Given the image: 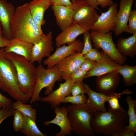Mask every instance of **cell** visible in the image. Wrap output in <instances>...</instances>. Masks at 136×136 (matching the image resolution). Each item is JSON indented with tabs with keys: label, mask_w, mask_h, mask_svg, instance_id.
<instances>
[{
	"label": "cell",
	"mask_w": 136,
	"mask_h": 136,
	"mask_svg": "<svg viewBox=\"0 0 136 136\" xmlns=\"http://www.w3.org/2000/svg\"><path fill=\"white\" fill-rule=\"evenodd\" d=\"M10 32L12 39H20L33 44L45 35L34 21L28 3L16 9L10 24Z\"/></svg>",
	"instance_id": "6da1fadb"
},
{
	"label": "cell",
	"mask_w": 136,
	"mask_h": 136,
	"mask_svg": "<svg viewBox=\"0 0 136 136\" xmlns=\"http://www.w3.org/2000/svg\"><path fill=\"white\" fill-rule=\"evenodd\" d=\"M0 89L16 101L26 104L30 100L27 94L20 91L16 69L4 48H0Z\"/></svg>",
	"instance_id": "7a4b0ae2"
},
{
	"label": "cell",
	"mask_w": 136,
	"mask_h": 136,
	"mask_svg": "<svg viewBox=\"0 0 136 136\" xmlns=\"http://www.w3.org/2000/svg\"><path fill=\"white\" fill-rule=\"evenodd\" d=\"M128 120V116L126 112L113 110L108 106L105 112L94 113L91 124L96 134L109 136L125 126Z\"/></svg>",
	"instance_id": "3957f363"
},
{
	"label": "cell",
	"mask_w": 136,
	"mask_h": 136,
	"mask_svg": "<svg viewBox=\"0 0 136 136\" xmlns=\"http://www.w3.org/2000/svg\"><path fill=\"white\" fill-rule=\"evenodd\" d=\"M7 54L16 69L20 91L31 98L37 80L36 67L22 56L12 52Z\"/></svg>",
	"instance_id": "277c9868"
},
{
	"label": "cell",
	"mask_w": 136,
	"mask_h": 136,
	"mask_svg": "<svg viewBox=\"0 0 136 136\" xmlns=\"http://www.w3.org/2000/svg\"><path fill=\"white\" fill-rule=\"evenodd\" d=\"M68 117L73 131L81 136H93L94 132L91 123L94 117V113L85 104H72L66 107Z\"/></svg>",
	"instance_id": "5b68a950"
},
{
	"label": "cell",
	"mask_w": 136,
	"mask_h": 136,
	"mask_svg": "<svg viewBox=\"0 0 136 136\" xmlns=\"http://www.w3.org/2000/svg\"><path fill=\"white\" fill-rule=\"evenodd\" d=\"M37 80L32 95L30 100V104L40 101V94L42 89L46 88L45 94L47 95L53 91L56 82L62 80L61 73L55 65L45 69L40 64L36 67Z\"/></svg>",
	"instance_id": "8992f818"
},
{
	"label": "cell",
	"mask_w": 136,
	"mask_h": 136,
	"mask_svg": "<svg viewBox=\"0 0 136 136\" xmlns=\"http://www.w3.org/2000/svg\"><path fill=\"white\" fill-rule=\"evenodd\" d=\"M74 11L72 23L90 31L99 15L96 9L86 2L76 1L71 7Z\"/></svg>",
	"instance_id": "52a82bcc"
},
{
	"label": "cell",
	"mask_w": 136,
	"mask_h": 136,
	"mask_svg": "<svg viewBox=\"0 0 136 136\" xmlns=\"http://www.w3.org/2000/svg\"><path fill=\"white\" fill-rule=\"evenodd\" d=\"M91 41L95 47L101 48L103 51L118 64L122 65L127 60L126 57L120 53L114 44L112 32L102 33L90 31Z\"/></svg>",
	"instance_id": "ba28073f"
},
{
	"label": "cell",
	"mask_w": 136,
	"mask_h": 136,
	"mask_svg": "<svg viewBox=\"0 0 136 136\" xmlns=\"http://www.w3.org/2000/svg\"><path fill=\"white\" fill-rule=\"evenodd\" d=\"M83 46V43L77 40L67 46L64 44L57 47L52 54L43 61V64L47 66V68H51L72 54L76 52H81Z\"/></svg>",
	"instance_id": "9c48e42d"
},
{
	"label": "cell",
	"mask_w": 136,
	"mask_h": 136,
	"mask_svg": "<svg viewBox=\"0 0 136 136\" xmlns=\"http://www.w3.org/2000/svg\"><path fill=\"white\" fill-rule=\"evenodd\" d=\"M117 8V3H113L107 11L99 15L91 30L102 33L113 31L116 24Z\"/></svg>",
	"instance_id": "30bf717a"
},
{
	"label": "cell",
	"mask_w": 136,
	"mask_h": 136,
	"mask_svg": "<svg viewBox=\"0 0 136 136\" xmlns=\"http://www.w3.org/2000/svg\"><path fill=\"white\" fill-rule=\"evenodd\" d=\"M52 32H49L39 42L33 44L30 62L41 64L43 58L49 57L53 50Z\"/></svg>",
	"instance_id": "8fae6325"
},
{
	"label": "cell",
	"mask_w": 136,
	"mask_h": 136,
	"mask_svg": "<svg viewBox=\"0 0 136 136\" xmlns=\"http://www.w3.org/2000/svg\"><path fill=\"white\" fill-rule=\"evenodd\" d=\"M84 85L86 93L88 96L85 104L94 113L106 111L107 109L105 106L106 102L111 97L119 93L113 92L108 94H105L94 91L86 84L84 83Z\"/></svg>",
	"instance_id": "7c38bea8"
},
{
	"label": "cell",
	"mask_w": 136,
	"mask_h": 136,
	"mask_svg": "<svg viewBox=\"0 0 136 136\" xmlns=\"http://www.w3.org/2000/svg\"><path fill=\"white\" fill-rule=\"evenodd\" d=\"M85 59L81 52L74 53L66 57L55 66L60 72L62 79L70 78L71 74L80 67Z\"/></svg>",
	"instance_id": "4fadbf2b"
},
{
	"label": "cell",
	"mask_w": 136,
	"mask_h": 136,
	"mask_svg": "<svg viewBox=\"0 0 136 136\" xmlns=\"http://www.w3.org/2000/svg\"><path fill=\"white\" fill-rule=\"evenodd\" d=\"M54 109L55 117L51 120L44 121V125L47 126L51 124H54L58 126L60 130L55 134V136L71 135L73 130L68 117V112L66 107H58Z\"/></svg>",
	"instance_id": "5bb4252c"
},
{
	"label": "cell",
	"mask_w": 136,
	"mask_h": 136,
	"mask_svg": "<svg viewBox=\"0 0 136 136\" xmlns=\"http://www.w3.org/2000/svg\"><path fill=\"white\" fill-rule=\"evenodd\" d=\"M100 52L101 59L97 61L92 69L87 73L85 79L93 76L97 77L110 72H116L120 65L114 61L103 51Z\"/></svg>",
	"instance_id": "9a60e30c"
},
{
	"label": "cell",
	"mask_w": 136,
	"mask_h": 136,
	"mask_svg": "<svg viewBox=\"0 0 136 136\" xmlns=\"http://www.w3.org/2000/svg\"><path fill=\"white\" fill-rule=\"evenodd\" d=\"M134 0H121L116 18V24L113 30L115 36L125 32L128 19Z\"/></svg>",
	"instance_id": "2e32d148"
},
{
	"label": "cell",
	"mask_w": 136,
	"mask_h": 136,
	"mask_svg": "<svg viewBox=\"0 0 136 136\" xmlns=\"http://www.w3.org/2000/svg\"><path fill=\"white\" fill-rule=\"evenodd\" d=\"M60 83L59 88L53 91L46 96L41 98L40 101L50 105L53 109L59 107L63 99L69 95L70 90L73 84L70 78Z\"/></svg>",
	"instance_id": "e0dca14e"
},
{
	"label": "cell",
	"mask_w": 136,
	"mask_h": 136,
	"mask_svg": "<svg viewBox=\"0 0 136 136\" xmlns=\"http://www.w3.org/2000/svg\"><path fill=\"white\" fill-rule=\"evenodd\" d=\"M120 79V74L116 72L97 77L95 80L96 89L105 94L114 92L119 84Z\"/></svg>",
	"instance_id": "ac0fdd59"
},
{
	"label": "cell",
	"mask_w": 136,
	"mask_h": 136,
	"mask_svg": "<svg viewBox=\"0 0 136 136\" xmlns=\"http://www.w3.org/2000/svg\"><path fill=\"white\" fill-rule=\"evenodd\" d=\"M16 10L14 7L7 0H0V23L3 28V36L11 40L10 26Z\"/></svg>",
	"instance_id": "d6986e66"
},
{
	"label": "cell",
	"mask_w": 136,
	"mask_h": 136,
	"mask_svg": "<svg viewBox=\"0 0 136 136\" xmlns=\"http://www.w3.org/2000/svg\"><path fill=\"white\" fill-rule=\"evenodd\" d=\"M56 22L62 31L72 23L74 11L71 7L61 5H51Z\"/></svg>",
	"instance_id": "ffe728a7"
},
{
	"label": "cell",
	"mask_w": 136,
	"mask_h": 136,
	"mask_svg": "<svg viewBox=\"0 0 136 136\" xmlns=\"http://www.w3.org/2000/svg\"><path fill=\"white\" fill-rule=\"evenodd\" d=\"M87 30H88L72 23L56 37L55 41L57 47L66 44L69 45L73 43L76 40L78 37Z\"/></svg>",
	"instance_id": "44dd1931"
},
{
	"label": "cell",
	"mask_w": 136,
	"mask_h": 136,
	"mask_svg": "<svg viewBox=\"0 0 136 136\" xmlns=\"http://www.w3.org/2000/svg\"><path fill=\"white\" fill-rule=\"evenodd\" d=\"M28 4L34 21L42 28L45 22L44 19L45 12L51 5L50 0H33Z\"/></svg>",
	"instance_id": "7402d4cb"
},
{
	"label": "cell",
	"mask_w": 136,
	"mask_h": 136,
	"mask_svg": "<svg viewBox=\"0 0 136 136\" xmlns=\"http://www.w3.org/2000/svg\"><path fill=\"white\" fill-rule=\"evenodd\" d=\"M33 44L18 39H12L4 48L7 53L12 52L22 56L30 61Z\"/></svg>",
	"instance_id": "603a6c76"
},
{
	"label": "cell",
	"mask_w": 136,
	"mask_h": 136,
	"mask_svg": "<svg viewBox=\"0 0 136 136\" xmlns=\"http://www.w3.org/2000/svg\"><path fill=\"white\" fill-rule=\"evenodd\" d=\"M116 46L118 51L123 55L134 57L136 54V33L127 38L119 39Z\"/></svg>",
	"instance_id": "cb8c5ba5"
},
{
	"label": "cell",
	"mask_w": 136,
	"mask_h": 136,
	"mask_svg": "<svg viewBox=\"0 0 136 136\" xmlns=\"http://www.w3.org/2000/svg\"><path fill=\"white\" fill-rule=\"evenodd\" d=\"M116 72L122 76L123 83L126 86H130L136 83V66L120 65Z\"/></svg>",
	"instance_id": "d4e9b609"
},
{
	"label": "cell",
	"mask_w": 136,
	"mask_h": 136,
	"mask_svg": "<svg viewBox=\"0 0 136 136\" xmlns=\"http://www.w3.org/2000/svg\"><path fill=\"white\" fill-rule=\"evenodd\" d=\"M23 121L19 131L27 136H47L42 132L37 126L35 121L29 117L23 114Z\"/></svg>",
	"instance_id": "484cf974"
},
{
	"label": "cell",
	"mask_w": 136,
	"mask_h": 136,
	"mask_svg": "<svg viewBox=\"0 0 136 136\" xmlns=\"http://www.w3.org/2000/svg\"><path fill=\"white\" fill-rule=\"evenodd\" d=\"M125 100L128 106V110L126 113L128 116L129 124L126 126L128 128L136 132V100L133 99L131 96L128 95Z\"/></svg>",
	"instance_id": "4316f807"
},
{
	"label": "cell",
	"mask_w": 136,
	"mask_h": 136,
	"mask_svg": "<svg viewBox=\"0 0 136 136\" xmlns=\"http://www.w3.org/2000/svg\"><path fill=\"white\" fill-rule=\"evenodd\" d=\"M32 106L26 105L19 101L13 103V108L19 111L21 113L26 115L35 121L36 120V110L32 108Z\"/></svg>",
	"instance_id": "83f0119b"
},
{
	"label": "cell",
	"mask_w": 136,
	"mask_h": 136,
	"mask_svg": "<svg viewBox=\"0 0 136 136\" xmlns=\"http://www.w3.org/2000/svg\"><path fill=\"white\" fill-rule=\"evenodd\" d=\"M133 93L132 92L127 89L123 90L118 95L112 97L108 99L107 101L109 103L108 106L113 110L126 112L125 110L120 105L119 99L121 98V96L122 95H130Z\"/></svg>",
	"instance_id": "f1b7e54d"
},
{
	"label": "cell",
	"mask_w": 136,
	"mask_h": 136,
	"mask_svg": "<svg viewBox=\"0 0 136 136\" xmlns=\"http://www.w3.org/2000/svg\"><path fill=\"white\" fill-rule=\"evenodd\" d=\"M87 99L85 94L75 96L69 95L63 99L62 103H70L76 105H82L86 104Z\"/></svg>",
	"instance_id": "f546056e"
},
{
	"label": "cell",
	"mask_w": 136,
	"mask_h": 136,
	"mask_svg": "<svg viewBox=\"0 0 136 136\" xmlns=\"http://www.w3.org/2000/svg\"><path fill=\"white\" fill-rule=\"evenodd\" d=\"M125 32L130 34L136 33V10H131L129 16Z\"/></svg>",
	"instance_id": "4dcf8cb0"
},
{
	"label": "cell",
	"mask_w": 136,
	"mask_h": 136,
	"mask_svg": "<svg viewBox=\"0 0 136 136\" xmlns=\"http://www.w3.org/2000/svg\"><path fill=\"white\" fill-rule=\"evenodd\" d=\"M13 116V128L15 131L18 132L19 131L23 125V115L18 110H15Z\"/></svg>",
	"instance_id": "1f68e13d"
},
{
	"label": "cell",
	"mask_w": 136,
	"mask_h": 136,
	"mask_svg": "<svg viewBox=\"0 0 136 136\" xmlns=\"http://www.w3.org/2000/svg\"><path fill=\"white\" fill-rule=\"evenodd\" d=\"M85 93H86V91L83 81L77 82L73 84L69 95L75 96Z\"/></svg>",
	"instance_id": "d6a6232c"
},
{
	"label": "cell",
	"mask_w": 136,
	"mask_h": 136,
	"mask_svg": "<svg viewBox=\"0 0 136 136\" xmlns=\"http://www.w3.org/2000/svg\"><path fill=\"white\" fill-rule=\"evenodd\" d=\"M90 31L87 30L83 34V46L81 53L83 55L93 48Z\"/></svg>",
	"instance_id": "836d02e7"
},
{
	"label": "cell",
	"mask_w": 136,
	"mask_h": 136,
	"mask_svg": "<svg viewBox=\"0 0 136 136\" xmlns=\"http://www.w3.org/2000/svg\"><path fill=\"white\" fill-rule=\"evenodd\" d=\"M87 73L80 67L71 74L70 78L73 83L83 81Z\"/></svg>",
	"instance_id": "e575fe53"
},
{
	"label": "cell",
	"mask_w": 136,
	"mask_h": 136,
	"mask_svg": "<svg viewBox=\"0 0 136 136\" xmlns=\"http://www.w3.org/2000/svg\"><path fill=\"white\" fill-rule=\"evenodd\" d=\"M84 55L85 59L96 61H99L101 57L100 52L93 48Z\"/></svg>",
	"instance_id": "d590c367"
},
{
	"label": "cell",
	"mask_w": 136,
	"mask_h": 136,
	"mask_svg": "<svg viewBox=\"0 0 136 136\" xmlns=\"http://www.w3.org/2000/svg\"><path fill=\"white\" fill-rule=\"evenodd\" d=\"M135 133L126 126L119 131L112 132L111 135L112 136H134Z\"/></svg>",
	"instance_id": "8d00e7d4"
},
{
	"label": "cell",
	"mask_w": 136,
	"mask_h": 136,
	"mask_svg": "<svg viewBox=\"0 0 136 136\" xmlns=\"http://www.w3.org/2000/svg\"><path fill=\"white\" fill-rule=\"evenodd\" d=\"M15 110L13 108L7 109L3 108L0 109V125L4 120L13 115Z\"/></svg>",
	"instance_id": "74e56055"
},
{
	"label": "cell",
	"mask_w": 136,
	"mask_h": 136,
	"mask_svg": "<svg viewBox=\"0 0 136 136\" xmlns=\"http://www.w3.org/2000/svg\"><path fill=\"white\" fill-rule=\"evenodd\" d=\"M13 102L9 98L4 95L0 92V106L7 109L13 108Z\"/></svg>",
	"instance_id": "f35d334b"
},
{
	"label": "cell",
	"mask_w": 136,
	"mask_h": 136,
	"mask_svg": "<svg viewBox=\"0 0 136 136\" xmlns=\"http://www.w3.org/2000/svg\"><path fill=\"white\" fill-rule=\"evenodd\" d=\"M97 61L85 59L80 67L87 72L91 70L96 64Z\"/></svg>",
	"instance_id": "ab89813d"
},
{
	"label": "cell",
	"mask_w": 136,
	"mask_h": 136,
	"mask_svg": "<svg viewBox=\"0 0 136 136\" xmlns=\"http://www.w3.org/2000/svg\"><path fill=\"white\" fill-rule=\"evenodd\" d=\"M51 5H61L70 7L72 5L71 0H50Z\"/></svg>",
	"instance_id": "60d3db41"
},
{
	"label": "cell",
	"mask_w": 136,
	"mask_h": 136,
	"mask_svg": "<svg viewBox=\"0 0 136 136\" xmlns=\"http://www.w3.org/2000/svg\"><path fill=\"white\" fill-rule=\"evenodd\" d=\"M98 5L102 8H106L110 6L113 3L112 0H95Z\"/></svg>",
	"instance_id": "b9f144b4"
},
{
	"label": "cell",
	"mask_w": 136,
	"mask_h": 136,
	"mask_svg": "<svg viewBox=\"0 0 136 136\" xmlns=\"http://www.w3.org/2000/svg\"><path fill=\"white\" fill-rule=\"evenodd\" d=\"M10 40L3 35L0 36V48H5L10 43Z\"/></svg>",
	"instance_id": "7bdbcfd3"
},
{
	"label": "cell",
	"mask_w": 136,
	"mask_h": 136,
	"mask_svg": "<svg viewBox=\"0 0 136 136\" xmlns=\"http://www.w3.org/2000/svg\"><path fill=\"white\" fill-rule=\"evenodd\" d=\"M76 1H82L86 2L89 4L93 7L96 9L97 8L98 6L95 0H76Z\"/></svg>",
	"instance_id": "ee69618b"
},
{
	"label": "cell",
	"mask_w": 136,
	"mask_h": 136,
	"mask_svg": "<svg viewBox=\"0 0 136 136\" xmlns=\"http://www.w3.org/2000/svg\"><path fill=\"white\" fill-rule=\"evenodd\" d=\"M3 35V28L1 24L0 23V36Z\"/></svg>",
	"instance_id": "f6af8a7d"
},
{
	"label": "cell",
	"mask_w": 136,
	"mask_h": 136,
	"mask_svg": "<svg viewBox=\"0 0 136 136\" xmlns=\"http://www.w3.org/2000/svg\"><path fill=\"white\" fill-rule=\"evenodd\" d=\"M71 1L73 3H74L75 1L76 0H71Z\"/></svg>",
	"instance_id": "bcb514c9"
},
{
	"label": "cell",
	"mask_w": 136,
	"mask_h": 136,
	"mask_svg": "<svg viewBox=\"0 0 136 136\" xmlns=\"http://www.w3.org/2000/svg\"><path fill=\"white\" fill-rule=\"evenodd\" d=\"M2 108V107L0 106V109H1Z\"/></svg>",
	"instance_id": "7dc6e473"
}]
</instances>
